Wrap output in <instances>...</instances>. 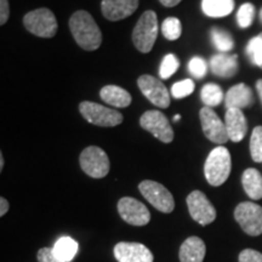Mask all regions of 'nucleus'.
Returning <instances> with one entry per match:
<instances>
[{"instance_id":"21","label":"nucleus","mask_w":262,"mask_h":262,"mask_svg":"<svg viewBox=\"0 0 262 262\" xmlns=\"http://www.w3.org/2000/svg\"><path fill=\"white\" fill-rule=\"evenodd\" d=\"M242 185L247 194L254 201L262 198V175L256 169L249 168L242 176Z\"/></svg>"},{"instance_id":"7","label":"nucleus","mask_w":262,"mask_h":262,"mask_svg":"<svg viewBox=\"0 0 262 262\" xmlns=\"http://www.w3.org/2000/svg\"><path fill=\"white\" fill-rule=\"evenodd\" d=\"M139 189L145 198L152 204L157 210L170 214L175 209V201L168 188H165L162 183L145 180L139 185Z\"/></svg>"},{"instance_id":"1","label":"nucleus","mask_w":262,"mask_h":262,"mask_svg":"<svg viewBox=\"0 0 262 262\" xmlns=\"http://www.w3.org/2000/svg\"><path fill=\"white\" fill-rule=\"evenodd\" d=\"M70 29L77 44L84 50L95 51L102 44V33L88 11L74 12L70 18Z\"/></svg>"},{"instance_id":"27","label":"nucleus","mask_w":262,"mask_h":262,"mask_svg":"<svg viewBox=\"0 0 262 262\" xmlns=\"http://www.w3.org/2000/svg\"><path fill=\"white\" fill-rule=\"evenodd\" d=\"M247 55L251 63L262 67V33L248 42Z\"/></svg>"},{"instance_id":"6","label":"nucleus","mask_w":262,"mask_h":262,"mask_svg":"<svg viewBox=\"0 0 262 262\" xmlns=\"http://www.w3.org/2000/svg\"><path fill=\"white\" fill-rule=\"evenodd\" d=\"M80 166L83 171L94 179H102L110 172V158L102 148L90 146L81 152Z\"/></svg>"},{"instance_id":"31","label":"nucleus","mask_w":262,"mask_h":262,"mask_svg":"<svg viewBox=\"0 0 262 262\" xmlns=\"http://www.w3.org/2000/svg\"><path fill=\"white\" fill-rule=\"evenodd\" d=\"M195 85L193 83L192 79H185L181 81H178L172 85L171 94L175 98H183L187 97L194 91Z\"/></svg>"},{"instance_id":"24","label":"nucleus","mask_w":262,"mask_h":262,"mask_svg":"<svg viewBox=\"0 0 262 262\" xmlns=\"http://www.w3.org/2000/svg\"><path fill=\"white\" fill-rule=\"evenodd\" d=\"M201 97L205 107L219 106L224 100V91L217 84L209 83L203 86L201 91Z\"/></svg>"},{"instance_id":"10","label":"nucleus","mask_w":262,"mask_h":262,"mask_svg":"<svg viewBox=\"0 0 262 262\" xmlns=\"http://www.w3.org/2000/svg\"><path fill=\"white\" fill-rule=\"evenodd\" d=\"M187 206L192 219L199 225H210L216 219V210L208 196L201 191H193L187 196Z\"/></svg>"},{"instance_id":"20","label":"nucleus","mask_w":262,"mask_h":262,"mask_svg":"<svg viewBox=\"0 0 262 262\" xmlns=\"http://www.w3.org/2000/svg\"><path fill=\"white\" fill-rule=\"evenodd\" d=\"M100 96L104 102L117 108H125L130 106L131 101H133L131 95L125 89L117 86V85H107V86L102 88L100 91Z\"/></svg>"},{"instance_id":"15","label":"nucleus","mask_w":262,"mask_h":262,"mask_svg":"<svg viewBox=\"0 0 262 262\" xmlns=\"http://www.w3.org/2000/svg\"><path fill=\"white\" fill-rule=\"evenodd\" d=\"M139 8V0H102L101 11L110 21H120L129 17Z\"/></svg>"},{"instance_id":"19","label":"nucleus","mask_w":262,"mask_h":262,"mask_svg":"<svg viewBox=\"0 0 262 262\" xmlns=\"http://www.w3.org/2000/svg\"><path fill=\"white\" fill-rule=\"evenodd\" d=\"M206 248L203 239L189 237L183 242L180 248V261L181 262H203L205 257Z\"/></svg>"},{"instance_id":"39","label":"nucleus","mask_w":262,"mask_h":262,"mask_svg":"<svg viewBox=\"0 0 262 262\" xmlns=\"http://www.w3.org/2000/svg\"><path fill=\"white\" fill-rule=\"evenodd\" d=\"M3 168H4V157L0 155V170H3Z\"/></svg>"},{"instance_id":"40","label":"nucleus","mask_w":262,"mask_h":262,"mask_svg":"<svg viewBox=\"0 0 262 262\" xmlns=\"http://www.w3.org/2000/svg\"><path fill=\"white\" fill-rule=\"evenodd\" d=\"M179 120H181V116H179L178 114V116L173 117V122H179Z\"/></svg>"},{"instance_id":"33","label":"nucleus","mask_w":262,"mask_h":262,"mask_svg":"<svg viewBox=\"0 0 262 262\" xmlns=\"http://www.w3.org/2000/svg\"><path fill=\"white\" fill-rule=\"evenodd\" d=\"M239 262H262V254L253 249H245L239 255Z\"/></svg>"},{"instance_id":"37","label":"nucleus","mask_w":262,"mask_h":262,"mask_svg":"<svg viewBox=\"0 0 262 262\" xmlns=\"http://www.w3.org/2000/svg\"><path fill=\"white\" fill-rule=\"evenodd\" d=\"M160 4L165 6V8H173V6L179 5L182 0H159Z\"/></svg>"},{"instance_id":"9","label":"nucleus","mask_w":262,"mask_h":262,"mask_svg":"<svg viewBox=\"0 0 262 262\" xmlns=\"http://www.w3.org/2000/svg\"><path fill=\"white\" fill-rule=\"evenodd\" d=\"M140 125L164 143H170L173 140V130L169 119L160 111L143 113L140 118Z\"/></svg>"},{"instance_id":"12","label":"nucleus","mask_w":262,"mask_h":262,"mask_svg":"<svg viewBox=\"0 0 262 262\" xmlns=\"http://www.w3.org/2000/svg\"><path fill=\"white\" fill-rule=\"evenodd\" d=\"M139 88L145 96L157 107L168 108L170 106V94L166 86L156 77L143 74L137 79Z\"/></svg>"},{"instance_id":"41","label":"nucleus","mask_w":262,"mask_h":262,"mask_svg":"<svg viewBox=\"0 0 262 262\" xmlns=\"http://www.w3.org/2000/svg\"><path fill=\"white\" fill-rule=\"evenodd\" d=\"M260 21H261V24H262V9L260 10Z\"/></svg>"},{"instance_id":"38","label":"nucleus","mask_w":262,"mask_h":262,"mask_svg":"<svg viewBox=\"0 0 262 262\" xmlns=\"http://www.w3.org/2000/svg\"><path fill=\"white\" fill-rule=\"evenodd\" d=\"M256 90H257L258 97H260V100H261V102H262V79H258L256 81Z\"/></svg>"},{"instance_id":"16","label":"nucleus","mask_w":262,"mask_h":262,"mask_svg":"<svg viewBox=\"0 0 262 262\" xmlns=\"http://www.w3.org/2000/svg\"><path fill=\"white\" fill-rule=\"evenodd\" d=\"M225 124L229 140L232 142H241L248 133V122L244 113L238 108H229L226 112Z\"/></svg>"},{"instance_id":"2","label":"nucleus","mask_w":262,"mask_h":262,"mask_svg":"<svg viewBox=\"0 0 262 262\" xmlns=\"http://www.w3.org/2000/svg\"><path fill=\"white\" fill-rule=\"evenodd\" d=\"M232 169L231 153L224 146H219L210 152L204 165L206 181L214 187L224 185Z\"/></svg>"},{"instance_id":"13","label":"nucleus","mask_w":262,"mask_h":262,"mask_svg":"<svg viewBox=\"0 0 262 262\" xmlns=\"http://www.w3.org/2000/svg\"><path fill=\"white\" fill-rule=\"evenodd\" d=\"M202 122V127L206 139L217 145H224L229 140L226 124L219 118L210 107H203L199 113Z\"/></svg>"},{"instance_id":"34","label":"nucleus","mask_w":262,"mask_h":262,"mask_svg":"<svg viewBox=\"0 0 262 262\" xmlns=\"http://www.w3.org/2000/svg\"><path fill=\"white\" fill-rule=\"evenodd\" d=\"M38 261L39 262H63L55 256L50 248H41L38 251Z\"/></svg>"},{"instance_id":"14","label":"nucleus","mask_w":262,"mask_h":262,"mask_svg":"<svg viewBox=\"0 0 262 262\" xmlns=\"http://www.w3.org/2000/svg\"><path fill=\"white\" fill-rule=\"evenodd\" d=\"M114 256L118 262H153L152 251L141 243H118L114 247Z\"/></svg>"},{"instance_id":"36","label":"nucleus","mask_w":262,"mask_h":262,"mask_svg":"<svg viewBox=\"0 0 262 262\" xmlns=\"http://www.w3.org/2000/svg\"><path fill=\"white\" fill-rule=\"evenodd\" d=\"M9 210V202L6 201L4 196L0 198V216H4Z\"/></svg>"},{"instance_id":"18","label":"nucleus","mask_w":262,"mask_h":262,"mask_svg":"<svg viewBox=\"0 0 262 262\" xmlns=\"http://www.w3.org/2000/svg\"><path fill=\"white\" fill-rule=\"evenodd\" d=\"M209 66L212 73L221 78L234 77L239 70L237 55H227L222 52L212 56Z\"/></svg>"},{"instance_id":"3","label":"nucleus","mask_w":262,"mask_h":262,"mask_svg":"<svg viewBox=\"0 0 262 262\" xmlns=\"http://www.w3.org/2000/svg\"><path fill=\"white\" fill-rule=\"evenodd\" d=\"M158 37V17L152 10L145 11L137 21L133 31V41L137 50L148 54L155 47Z\"/></svg>"},{"instance_id":"23","label":"nucleus","mask_w":262,"mask_h":262,"mask_svg":"<svg viewBox=\"0 0 262 262\" xmlns=\"http://www.w3.org/2000/svg\"><path fill=\"white\" fill-rule=\"evenodd\" d=\"M78 243L71 237H62L52 247V253L58 260L71 262L78 253Z\"/></svg>"},{"instance_id":"35","label":"nucleus","mask_w":262,"mask_h":262,"mask_svg":"<svg viewBox=\"0 0 262 262\" xmlns=\"http://www.w3.org/2000/svg\"><path fill=\"white\" fill-rule=\"evenodd\" d=\"M10 16L9 0H0V25H5Z\"/></svg>"},{"instance_id":"29","label":"nucleus","mask_w":262,"mask_h":262,"mask_svg":"<svg viewBox=\"0 0 262 262\" xmlns=\"http://www.w3.org/2000/svg\"><path fill=\"white\" fill-rule=\"evenodd\" d=\"M255 6L250 3H245L239 8L237 12V22L241 28H248L253 25L255 18Z\"/></svg>"},{"instance_id":"8","label":"nucleus","mask_w":262,"mask_h":262,"mask_svg":"<svg viewBox=\"0 0 262 262\" xmlns=\"http://www.w3.org/2000/svg\"><path fill=\"white\" fill-rule=\"evenodd\" d=\"M234 217L247 234H262V206L251 202L241 203L235 208Z\"/></svg>"},{"instance_id":"5","label":"nucleus","mask_w":262,"mask_h":262,"mask_svg":"<svg viewBox=\"0 0 262 262\" xmlns=\"http://www.w3.org/2000/svg\"><path fill=\"white\" fill-rule=\"evenodd\" d=\"M79 111L84 119L90 124L97 126L112 127L117 126L123 122V114L112 108L104 107L102 104L90 101H83L79 104Z\"/></svg>"},{"instance_id":"11","label":"nucleus","mask_w":262,"mask_h":262,"mask_svg":"<svg viewBox=\"0 0 262 262\" xmlns=\"http://www.w3.org/2000/svg\"><path fill=\"white\" fill-rule=\"evenodd\" d=\"M118 212L124 221L133 226H146L150 221L147 206L131 196H124L118 202Z\"/></svg>"},{"instance_id":"25","label":"nucleus","mask_w":262,"mask_h":262,"mask_svg":"<svg viewBox=\"0 0 262 262\" xmlns=\"http://www.w3.org/2000/svg\"><path fill=\"white\" fill-rule=\"evenodd\" d=\"M210 35L215 48L217 49L219 51H221L222 54H226V52L231 51L232 49H233V38H232L231 33L225 31V29L214 27L211 29Z\"/></svg>"},{"instance_id":"26","label":"nucleus","mask_w":262,"mask_h":262,"mask_svg":"<svg viewBox=\"0 0 262 262\" xmlns=\"http://www.w3.org/2000/svg\"><path fill=\"white\" fill-rule=\"evenodd\" d=\"M162 33L168 40H178L181 37L182 25L176 17H168L162 24Z\"/></svg>"},{"instance_id":"32","label":"nucleus","mask_w":262,"mask_h":262,"mask_svg":"<svg viewBox=\"0 0 262 262\" xmlns=\"http://www.w3.org/2000/svg\"><path fill=\"white\" fill-rule=\"evenodd\" d=\"M188 71L191 72V74L196 79H202V78L205 77L206 72H208V64H206L204 58L194 56L188 62Z\"/></svg>"},{"instance_id":"4","label":"nucleus","mask_w":262,"mask_h":262,"mask_svg":"<svg viewBox=\"0 0 262 262\" xmlns=\"http://www.w3.org/2000/svg\"><path fill=\"white\" fill-rule=\"evenodd\" d=\"M28 32L40 38H52L57 33V19L54 12L47 8L33 10L24 17Z\"/></svg>"},{"instance_id":"30","label":"nucleus","mask_w":262,"mask_h":262,"mask_svg":"<svg viewBox=\"0 0 262 262\" xmlns=\"http://www.w3.org/2000/svg\"><path fill=\"white\" fill-rule=\"evenodd\" d=\"M250 155L254 162L262 163V126H256L251 134Z\"/></svg>"},{"instance_id":"28","label":"nucleus","mask_w":262,"mask_h":262,"mask_svg":"<svg viewBox=\"0 0 262 262\" xmlns=\"http://www.w3.org/2000/svg\"><path fill=\"white\" fill-rule=\"evenodd\" d=\"M180 67V60L173 54H168L163 58L159 68V74L162 79H169L171 75L176 73Z\"/></svg>"},{"instance_id":"17","label":"nucleus","mask_w":262,"mask_h":262,"mask_svg":"<svg viewBox=\"0 0 262 262\" xmlns=\"http://www.w3.org/2000/svg\"><path fill=\"white\" fill-rule=\"evenodd\" d=\"M225 103L227 110H229V108L242 110V108L251 107L254 103V94L248 85H245L244 83L237 84L227 91L225 97Z\"/></svg>"},{"instance_id":"22","label":"nucleus","mask_w":262,"mask_h":262,"mask_svg":"<svg viewBox=\"0 0 262 262\" xmlns=\"http://www.w3.org/2000/svg\"><path fill=\"white\" fill-rule=\"evenodd\" d=\"M234 9V0H202L203 12L209 17H225Z\"/></svg>"}]
</instances>
